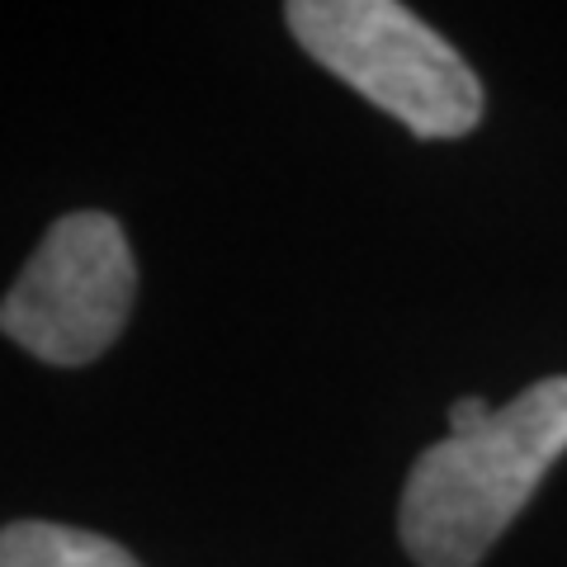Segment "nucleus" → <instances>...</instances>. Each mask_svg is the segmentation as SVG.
Masks as SVG:
<instances>
[{"label":"nucleus","mask_w":567,"mask_h":567,"mask_svg":"<svg viewBox=\"0 0 567 567\" xmlns=\"http://www.w3.org/2000/svg\"><path fill=\"white\" fill-rule=\"evenodd\" d=\"M303 52L416 137H464L483 118L473 66L398 0H293Z\"/></svg>","instance_id":"f03ea898"},{"label":"nucleus","mask_w":567,"mask_h":567,"mask_svg":"<svg viewBox=\"0 0 567 567\" xmlns=\"http://www.w3.org/2000/svg\"><path fill=\"white\" fill-rule=\"evenodd\" d=\"M492 416V406L483 402V398H458L454 406H450V435H468V431H477Z\"/></svg>","instance_id":"39448f33"},{"label":"nucleus","mask_w":567,"mask_h":567,"mask_svg":"<svg viewBox=\"0 0 567 567\" xmlns=\"http://www.w3.org/2000/svg\"><path fill=\"white\" fill-rule=\"evenodd\" d=\"M137 265L110 213H66L0 298V331L33 360L76 369L100 360L128 327Z\"/></svg>","instance_id":"7ed1b4c3"},{"label":"nucleus","mask_w":567,"mask_h":567,"mask_svg":"<svg viewBox=\"0 0 567 567\" xmlns=\"http://www.w3.org/2000/svg\"><path fill=\"white\" fill-rule=\"evenodd\" d=\"M0 567H142L128 548L76 525L14 520L0 529Z\"/></svg>","instance_id":"20e7f679"},{"label":"nucleus","mask_w":567,"mask_h":567,"mask_svg":"<svg viewBox=\"0 0 567 567\" xmlns=\"http://www.w3.org/2000/svg\"><path fill=\"white\" fill-rule=\"evenodd\" d=\"M567 454V374L539 379L468 435L431 445L402 487L398 535L416 567H477Z\"/></svg>","instance_id":"f257e3e1"}]
</instances>
